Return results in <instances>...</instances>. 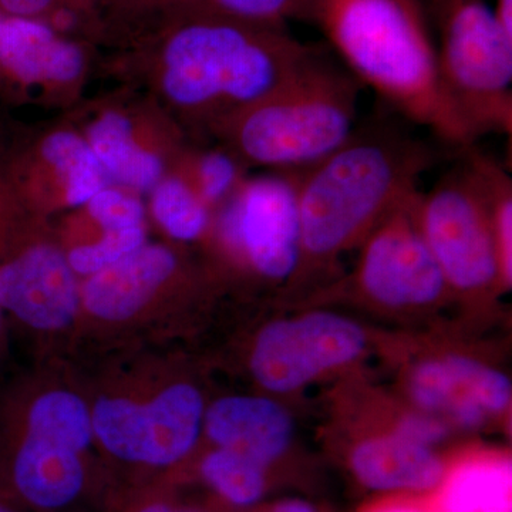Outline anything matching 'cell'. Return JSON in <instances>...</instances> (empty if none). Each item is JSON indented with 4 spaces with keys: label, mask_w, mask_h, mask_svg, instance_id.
Masks as SVG:
<instances>
[{
    "label": "cell",
    "mask_w": 512,
    "mask_h": 512,
    "mask_svg": "<svg viewBox=\"0 0 512 512\" xmlns=\"http://www.w3.org/2000/svg\"><path fill=\"white\" fill-rule=\"evenodd\" d=\"M286 26L187 10L110 49L100 69L154 97L198 143L284 82L312 52Z\"/></svg>",
    "instance_id": "obj_1"
},
{
    "label": "cell",
    "mask_w": 512,
    "mask_h": 512,
    "mask_svg": "<svg viewBox=\"0 0 512 512\" xmlns=\"http://www.w3.org/2000/svg\"><path fill=\"white\" fill-rule=\"evenodd\" d=\"M440 151L393 117L357 124L328 157L301 170L298 185L301 259L292 281L323 274L343 252L419 190Z\"/></svg>",
    "instance_id": "obj_2"
},
{
    "label": "cell",
    "mask_w": 512,
    "mask_h": 512,
    "mask_svg": "<svg viewBox=\"0 0 512 512\" xmlns=\"http://www.w3.org/2000/svg\"><path fill=\"white\" fill-rule=\"evenodd\" d=\"M424 8L420 0H315L312 23L403 120L463 150L477 138L444 92Z\"/></svg>",
    "instance_id": "obj_3"
},
{
    "label": "cell",
    "mask_w": 512,
    "mask_h": 512,
    "mask_svg": "<svg viewBox=\"0 0 512 512\" xmlns=\"http://www.w3.org/2000/svg\"><path fill=\"white\" fill-rule=\"evenodd\" d=\"M363 87L326 47L313 46L284 82L225 121L211 141L248 170H305L352 136Z\"/></svg>",
    "instance_id": "obj_4"
},
{
    "label": "cell",
    "mask_w": 512,
    "mask_h": 512,
    "mask_svg": "<svg viewBox=\"0 0 512 512\" xmlns=\"http://www.w3.org/2000/svg\"><path fill=\"white\" fill-rule=\"evenodd\" d=\"M84 386L97 450L120 466L167 470L200 443L207 399L197 382L165 359H123Z\"/></svg>",
    "instance_id": "obj_5"
},
{
    "label": "cell",
    "mask_w": 512,
    "mask_h": 512,
    "mask_svg": "<svg viewBox=\"0 0 512 512\" xmlns=\"http://www.w3.org/2000/svg\"><path fill=\"white\" fill-rule=\"evenodd\" d=\"M190 247L148 241L116 264L80 281L76 340L123 350L141 338L165 336L171 319L225 285L210 259Z\"/></svg>",
    "instance_id": "obj_6"
},
{
    "label": "cell",
    "mask_w": 512,
    "mask_h": 512,
    "mask_svg": "<svg viewBox=\"0 0 512 512\" xmlns=\"http://www.w3.org/2000/svg\"><path fill=\"white\" fill-rule=\"evenodd\" d=\"M0 308L8 325L39 348L74 345L80 279L70 268L55 218L26 204L0 174Z\"/></svg>",
    "instance_id": "obj_7"
},
{
    "label": "cell",
    "mask_w": 512,
    "mask_h": 512,
    "mask_svg": "<svg viewBox=\"0 0 512 512\" xmlns=\"http://www.w3.org/2000/svg\"><path fill=\"white\" fill-rule=\"evenodd\" d=\"M298 171H269L247 177L215 211L207 258L225 284L251 281L282 285L292 281L301 259Z\"/></svg>",
    "instance_id": "obj_8"
},
{
    "label": "cell",
    "mask_w": 512,
    "mask_h": 512,
    "mask_svg": "<svg viewBox=\"0 0 512 512\" xmlns=\"http://www.w3.org/2000/svg\"><path fill=\"white\" fill-rule=\"evenodd\" d=\"M433 8L440 80L454 109L476 138L511 136L512 36L484 0H444Z\"/></svg>",
    "instance_id": "obj_9"
},
{
    "label": "cell",
    "mask_w": 512,
    "mask_h": 512,
    "mask_svg": "<svg viewBox=\"0 0 512 512\" xmlns=\"http://www.w3.org/2000/svg\"><path fill=\"white\" fill-rule=\"evenodd\" d=\"M109 184L147 195L173 171L191 138L150 94L130 84L83 99L63 114Z\"/></svg>",
    "instance_id": "obj_10"
},
{
    "label": "cell",
    "mask_w": 512,
    "mask_h": 512,
    "mask_svg": "<svg viewBox=\"0 0 512 512\" xmlns=\"http://www.w3.org/2000/svg\"><path fill=\"white\" fill-rule=\"evenodd\" d=\"M461 163L416 197L421 235L451 295L485 298L503 291L484 192L461 150Z\"/></svg>",
    "instance_id": "obj_11"
},
{
    "label": "cell",
    "mask_w": 512,
    "mask_h": 512,
    "mask_svg": "<svg viewBox=\"0 0 512 512\" xmlns=\"http://www.w3.org/2000/svg\"><path fill=\"white\" fill-rule=\"evenodd\" d=\"M0 174L26 204L50 218L82 207L109 184L64 116L26 124L0 114Z\"/></svg>",
    "instance_id": "obj_12"
},
{
    "label": "cell",
    "mask_w": 512,
    "mask_h": 512,
    "mask_svg": "<svg viewBox=\"0 0 512 512\" xmlns=\"http://www.w3.org/2000/svg\"><path fill=\"white\" fill-rule=\"evenodd\" d=\"M97 50L40 20L0 13V93L13 103L67 113L84 99Z\"/></svg>",
    "instance_id": "obj_13"
},
{
    "label": "cell",
    "mask_w": 512,
    "mask_h": 512,
    "mask_svg": "<svg viewBox=\"0 0 512 512\" xmlns=\"http://www.w3.org/2000/svg\"><path fill=\"white\" fill-rule=\"evenodd\" d=\"M420 190L393 208L360 244L349 286L357 298L389 311H421L450 296L416 218Z\"/></svg>",
    "instance_id": "obj_14"
},
{
    "label": "cell",
    "mask_w": 512,
    "mask_h": 512,
    "mask_svg": "<svg viewBox=\"0 0 512 512\" xmlns=\"http://www.w3.org/2000/svg\"><path fill=\"white\" fill-rule=\"evenodd\" d=\"M367 343L365 329L348 316L306 312L259 329L249 348L248 369L265 392L288 394L352 365Z\"/></svg>",
    "instance_id": "obj_15"
},
{
    "label": "cell",
    "mask_w": 512,
    "mask_h": 512,
    "mask_svg": "<svg viewBox=\"0 0 512 512\" xmlns=\"http://www.w3.org/2000/svg\"><path fill=\"white\" fill-rule=\"evenodd\" d=\"M406 390L414 409L463 430L481 429L504 416L512 400L510 377L461 353L417 362L406 377Z\"/></svg>",
    "instance_id": "obj_16"
},
{
    "label": "cell",
    "mask_w": 512,
    "mask_h": 512,
    "mask_svg": "<svg viewBox=\"0 0 512 512\" xmlns=\"http://www.w3.org/2000/svg\"><path fill=\"white\" fill-rule=\"evenodd\" d=\"M57 235L77 278L109 268L150 241L143 195L107 184L82 207L55 218Z\"/></svg>",
    "instance_id": "obj_17"
},
{
    "label": "cell",
    "mask_w": 512,
    "mask_h": 512,
    "mask_svg": "<svg viewBox=\"0 0 512 512\" xmlns=\"http://www.w3.org/2000/svg\"><path fill=\"white\" fill-rule=\"evenodd\" d=\"M202 437L268 468L291 447L293 421L271 397L228 394L207 404Z\"/></svg>",
    "instance_id": "obj_18"
},
{
    "label": "cell",
    "mask_w": 512,
    "mask_h": 512,
    "mask_svg": "<svg viewBox=\"0 0 512 512\" xmlns=\"http://www.w3.org/2000/svg\"><path fill=\"white\" fill-rule=\"evenodd\" d=\"M350 464L360 483L379 491L429 490L444 474L433 448L393 430L360 440L350 454Z\"/></svg>",
    "instance_id": "obj_19"
},
{
    "label": "cell",
    "mask_w": 512,
    "mask_h": 512,
    "mask_svg": "<svg viewBox=\"0 0 512 512\" xmlns=\"http://www.w3.org/2000/svg\"><path fill=\"white\" fill-rule=\"evenodd\" d=\"M441 501L446 512H512L510 458L464 461L448 477Z\"/></svg>",
    "instance_id": "obj_20"
},
{
    "label": "cell",
    "mask_w": 512,
    "mask_h": 512,
    "mask_svg": "<svg viewBox=\"0 0 512 512\" xmlns=\"http://www.w3.org/2000/svg\"><path fill=\"white\" fill-rule=\"evenodd\" d=\"M148 217L174 244L205 247L214 224V212L177 174L165 175L147 194Z\"/></svg>",
    "instance_id": "obj_21"
},
{
    "label": "cell",
    "mask_w": 512,
    "mask_h": 512,
    "mask_svg": "<svg viewBox=\"0 0 512 512\" xmlns=\"http://www.w3.org/2000/svg\"><path fill=\"white\" fill-rule=\"evenodd\" d=\"M171 173L183 178L215 214L244 183L248 168L221 144L191 140Z\"/></svg>",
    "instance_id": "obj_22"
},
{
    "label": "cell",
    "mask_w": 512,
    "mask_h": 512,
    "mask_svg": "<svg viewBox=\"0 0 512 512\" xmlns=\"http://www.w3.org/2000/svg\"><path fill=\"white\" fill-rule=\"evenodd\" d=\"M114 0H0V13L36 19L63 35L103 47Z\"/></svg>",
    "instance_id": "obj_23"
},
{
    "label": "cell",
    "mask_w": 512,
    "mask_h": 512,
    "mask_svg": "<svg viewBox=\"0 0 512 512\" xmlns=\"http://www.w3.org/2000/svg\"><path fill=\"white\" fill-rule=\"evenodd\" d=\"M473 147L466 148L464 154L476 171L484 192L500 264L501 284L503 291H507L512 286V180L503 165Z\"/></svg>",
    "instance_id": "obj_24"
},
{
    "label": "cell",
    "mask_w": 512,
    "mask_h": 512,
    "mask_svg": "<svg viewBox=\"0 0 512 512\" xmlns=\"http://www.w3.org/2000/svg\"><path fill=\"white\" fill-rule=\"evenodd\" d=\"M205 483L237 507L261 500L266 490V467L237 451L211 447L200 464Z\"/></svg>",
    "instance_id": "obj_25"
},
{
    "label": "cell",
    "mask_w": 512,
    "mask_h": 512,
    "mask_svg": "<svg viewBox=\"0 0 512 512\" xmlns=\"http://www.w3.org/2000/svg\"><path fill=\"white\" fill-rule=\"evenodd\" d=\"M214 8L210 0H114L107 18L104 49L187 10Z\"/></svg>",
    "instance_id": "obj_26"
},
{
    "label": "cell",
    "mask_w": 512,
    "mask_h": 512,
    "mask_svg": "<svg viewBox=\"0 0 512 512\" xmlns=\"http://www.w3.org/2000/svg\"><path fill=\"white\" fill-rule=\"evenodd\" d=\"M221 12L252 22L286 26L288 20L313 22L315 0H210Z\"/></svg>",
    "instance_id": "obj_27"
},
{
    "label": "cell",
    "mask_w": 512,
    "mask_h": 512,
    "mask_svg": "<svg viewBox=\"0 0 512 512\" xmlns=\"http://www.w3.org/2000/svg\"><path fill=\"white\" fill-rule=\"evenodd\" d=\"M393 431L406 439L433 447L434 444L446 439L450 434V426L446 421L433 416V414L414 409L413 412H407L400 416V419L394 424Z\"/></svg>",
    "instance_id": "obj_28"
},
{
    "label": "cell",
    "mask_w": 512,
    "mask_h": 512,
    "mask_svg": "<svg viewBox=\"0 0 512 512\" xmlns=\"http://www.w3.org/2000/svg\"><path fill=\"white\" fill-rule=\"evenodd\" d=\"M133 512H201L195 508L185 507V505L171 503V501L157 498V500L146 501L138 505Z\"/></svg>",
    "instance_id": "obj_29"
},
{
    "label": "cell",
    "mask_w": 512,
    "mask_h": 512,
    "mask_svg": "<svg viewBox=\"0 0 512 512\" xmlns=\"http://www.w3.org/2000/svg\"><path fill=\"white\" fill-rule=\"evenodd\" d=\"M494 15L505 32L512 36V0H497Z\"/></svg>",
    "instance_id": "obj_30"
},
{
    "label": "cell",
    "mask_w": 512,
    "mask_h": 512,
    "mask_svg": "<svg viewBox=\"0 0 512 512\" xmlns=\"http://www.w3.org/2000/svg\"><path fill=\"white\" fill-rule=\"evenodd\" d=\"M272 512H316L311 504L302 500H286L276 504Z\"/></svg>",
    "instance_id": "obj_31"
},
{
    "label": "cell",
    "mask_w": 512,
    "mask_h": 512,
    "mask_svg": "<svg viewBox=\"0 0 512 512\" xmlns=\"http://www.w3.org/2000/svg\"><path fill=\"white\" fill-rule=\"evenodd\" d=\"M8 320L5 318L2 308H0V359L3 356V349H5L6 343V330H8Z\"/></svg>",
    "instance_id": "obj_32"
},
{
    "label": "cell",
    "mask_w": 512,
    "mask_h": 512,
    "mask_svg": "<svg viewBox=\"0 0 512 512\" xmlns=\"http://www.w3.org/2000/svg\"><path fill=\"white\" fill-rule=\"evenodd\" d=\"M0 512H19L16 510L15 505L9 504L8 501L0 498Z\"/></svg>",
    "instance_id": "obj_33"
},
{
    "label": "cell",
    "mask_w": 512,
    "mask_h": 512,
    "mask_svg": "<svg viewBox=\"0 0 512 512\" xmlns=\"http://www.w3.org/2000/svg\"><path fill=\"white\" fill-rule=\"evenodd\" d=\"M379 512H419L414 510H409V508H387V510L379 511Z\"/></svg>",
    "instance_id": "obj_34"
},
{
    "label": "cell",
    "mask_w": 512,
    "mask_h": 512,
    "mask_svg": "<svg viewBox=\"0 0 512 512\" xmlns=\"http://www.w3.org/2000/svg\"><path fill=\"white\" fill-rule=\"evenodd\" d=\"M421 3H423L424 6L427 5V3H430L431 6L439 5V3L444 2V0H420Z\"/></svg>",
    "instance_id": "obj_35"
}]
</instances>
